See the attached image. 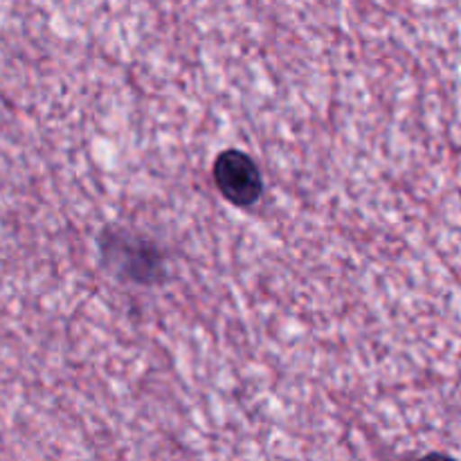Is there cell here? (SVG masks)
Instances as JSON below:
<instances>
[{
    "mask_svg": "<svg viewBox=\"0 0 461 461\" xmlns=\"http://www.w3.org/2000/svg\"><path fill=\"white\" fill-rule=\"evenodd\" d=\"M214 183L219 192L237 207L255 205L264 192L259 167L243 151L230 149L214 160Z\"/></svg>",
    "mask_w": 461,
    "mask_h": 461,
    "instance_id": "1",
    "label": "cell"
}]
</instances>
